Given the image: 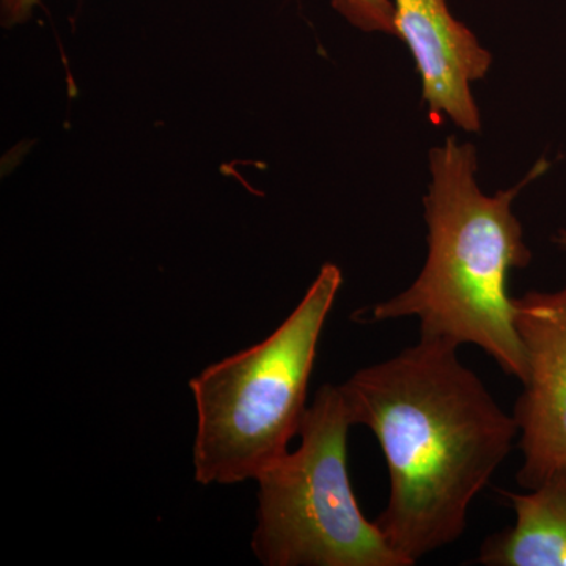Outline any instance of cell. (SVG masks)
Segmentation results:
<instances>
[{
  "label": "cell",
  "instance_id": "obj_1",
  "mask_svg": "<svg viewBox=\"0 0 566 566\" xmlns=\"http://www.w3.org/2000/svg\"><path fill=\"white\" fill-rule=\"evenodd\" d=\"M340 387L353 424L367 427L389 471L376 524L416 565L463 536L468 513L517 438L506 415L449 342L420 338Z\"/></svg>",
  "mask_w": 566,
  "mask_h": 566
},
{
  "label": "cell",
  "instance_id": "obj_2",
  "mask_svg": "<svg viewBox=\"0 0 566 566\" xmlns=\"http://www.w3.org/2000/svg\"><path fill=\"white\" fill-rule=\"evenodd\" d=\"M538 164L513 188L488 196L476 181L474 145L447 137L430 151V185L423 197L427 260L416 281L363 312L360 322L417 318L420 338L474 345L521 385L527 360L506 290L512 271L532 252L513 212L517 193L545 172Z\"/></svg>",
  "mask_w": 566,
  "mask_h": 566
},
{
  "label": "cell",
  "instance_id": "obj_3",
  "mask_svg": "<svg viewBox=\"0 0 566 566\" xmlns=\"http://www.w3.org/2000/svg\"><path fill=\"white\" fill-rule=\"evenodd\" d=\"M342 283L340 268L324 264L273 334L189 381L197 412L192 463L200 485L255 480L289 452L308 409L316 349Z\"/></svg>",
  "mask_w": 566,
  "mask_h": 566
},
{
  "label": "cell",
  "instance_id": "obj_4",
  "mask_svg": "<svg viewBox=\"0 0 566 566\" xmlns=\"http://www.w3.org/2000/svg\"><path fill=\"white\" fill-rule=\"evenodd\" d=\"M352 427L340 387H319L297 434L301 446L256 476L252 551L263 565L411 566L357 504Z\"/></svg>",
  "mask_w": 566,
  "mask_h": 566
},
{
  "label": "cell",
  "instance_id": "obj_5",
  "mask_svg": "<svg viewBox=\"0 0 566 566\" xmlns=\"http://www.w3.org/2000/svg\"><path fill=\"white\" fill-rule=\"evenodd\" d=\"M527 379L515 405L523 464L517 483L534 490L566 471V285L513 297Z\"/></svg>",
  "mask_w": 566,
  "mask_h": 566
},
{
  "label": "cell",
  "instance_id": "obj_6",
  "mask_svg": "<svg viewBox=\"0 0 566 566\" xmlns=\"http://www.w3.org/2000/svg\"><path fill=\"white\" fill-rule=\"evenodd\" d=\"M395 36L403 40L422 81L434 123L450 120L465 133L482 128L472 84L485 80L493 55L458 21L447 0H392Z\"/></svg>",
  "mask_w": 566,
  "mask_h": 566
},
{
  "label": "cell",
  "instance_id": "obj_7",
  "mask_svg": "<svg viewBox=\"0 0 566 566\" xmlns=\"http://www.w3.org/2000/svg\"><path fill=\"white\" fill-rule=\"evenodd\" d=\"M515 524L485 538L476 564L566 566V471L527 493H504Z\"/></svg>",
  "mask_w": 566,
  "mask_h": 566
},
{
  "label": "cell",
  "instance_id": "obj_8",
  "mask_svg": "<svg viewBox=\"0 0 566 566\" xmlns=\"http://www.w3.org/2000/svg\"><path fill=\"white\" fill-rule=\"evenodd\" d=\"M331 3L353 28L395 36L392 0H331Z\"/></svg>",
  "mask_w": 566,
  "mask_h": 566
},
{
  "label": "cell",
  "instance_id": "obj_9",
  "mask_svg": "<svg viewBox=\"0 0 566 566\" xmlns=\"http://www.w3.org/2000/svg\"><path fill=\"white\" fill-rule=\"evenodd\" d=\"M40 0H0V18L3 28H14L32 18Z\"/></svg>",
  "mask_w": 566,
  "mask_h": 566
},
{
  "label": "cell",
  "instance_id": "obj_10",
  "mask_svg": "<svg viewBox=\"0 0 566 566\" xmlns=\"http://www.w3.org/2000/svg\"><path fill=\"white\" fill-rule=\"evenodd\" d=\"M554 243L566 251V229L558 230L556 237H554Z\"/></svg>",
  "mask_w": 566,
  "mask_h": 566
}]
</instances>
